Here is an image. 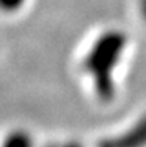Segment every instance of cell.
<instances>
[{
	"label": "cell",
	"instance_id": "obj_1",
	"mask_svg": "<svg viewBox=\"0 0 146 147\" xmlns=\"http://www.w3.org/2000/svg\"><path fill=\"white\" fill-rule=\"evenodd\" d=\"M122 45V37L119 36V33H110L97 43L96 48L91 49L88 55V68L91 74L96 76V82H98L101 86H105V74L109 80L107 73L110 71V65L116 63Z\"/></svg>",
	"mask_w": 146,
	"mask_h": 147
}]
</instances>
